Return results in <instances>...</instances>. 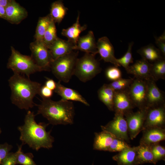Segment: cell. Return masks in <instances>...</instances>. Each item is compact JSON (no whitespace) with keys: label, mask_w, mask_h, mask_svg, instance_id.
Returning <instances> with one entry per match:
<instances>
[{"label":"cell","mask_w":165,"mask_h":165,"mask_svg":"<svg viewBox=\"0 0 165 165\" xmlns=\"http://www.w3.org/2000/svg\"><path fill=\"white\" fill-rule=\"evenodd\" d=\"M34 112L28 110L25 116L24 125L18 127L20 135V140L23 145H28L33 149L38 151L41 148H52L54 138L50 134L51 130L47 131L49 123H37Z\"/></svg>","instance_id":"cell-1"},{"label":"cell","mask_w":165,"mask_h":165,"mask_svg":"<svg viewBox=\"0 0 165 165\" xmlns=\"http://www.w3.org/2000/svg\"><path fill=\"white\" fill-rule=\"evenodd\" d=\"M8 82L11 90L10 99L13 104L20 109L26 110L37 106L33 100L37 94L39 95L41 84L15 73L10 78Z\"/></svg>","instance_id":"cell-2"},{"label":"cell","mask_w":165,"mask_h":165,"mask_svg":"<svg viewBox=\"0 0 165 165\" xmlns=\"http://www.w3.org/2000/svg\"><path fill=\"white\" fill-rule=\"evenodd\" d=\"M36 115L41 114L53 125L72 124L75 115L72 102L61 99L57 101L50 99H42L40 104L37 105Z\"/></svg>","instance_id":"cell-3"},{"label":"cell","mask_w":165,"mask_h":165,"mask_svg":"<svg viewBox=\"0 0 165 165\" xmlns=\"http://www.w3.org/2000/svg\"><path fill=\"white\" fill-rule=\"evenodd\" d=\"M78 52L73 51L60 57L51 63L50 70L59 81L68 82L74 75Z\"/></svg>","instance_id":"cell-4"},{"label":"cell","mask_w":165,"mask_h":165,"mask_svg":"<svg viewBox=\"0 0 165 165\" xmlns=\"http://www.w3.org/2000/svg\"><path fill=\"white\" fill-rule=\"evenodd\" d=\"M11 50L7 67L11 69L13 73L26 75L29 77L31 74L42 71L35 64L31 56L22 54L12 46L11 47Z\"/></svg>","instance_id":"cell-5"},{"label":"cell","mask_w":165,"mask_h":165,"mask_svg":"<svg viewBox=\"0 0 165 165\" xmlns=\"http://www.w3.org/2000/svg\"><path fill=\"white\" fill-rule=\"evenodd\" d=\"M95 56L91 53H85L78 59L74 75L81 82H86L89 81L101 72L100 63Z\"/></svg>","instance_id":"cell-6"},{"label":"cell","mask_w":165,"mask_h":165,"mask_svg":"<svg viewBox=\"0 0 165 165\" xmlns=\"http://www.w3.org/2000/svg\"><path fill=\"white\" fill-rule=\"evenodd\" d=\"M31 57L42 71H50L53 61L50 50L42 41H35L30 43Z\"/></svg>","instance_id":"cell-7"},{"label":"cell","mask_w":165,"mask_h":165,"mask_svg":"<svg viewBox=\"0 0 165 165\" xmlns=\"http://www.w3.org/2000/svg\"><path fill=\"white\" fill-rule=\"evenodd\" d=\"M147 81L135 78L127 91L135 107L139 109L147 108Z\"/></svg>","instance_id":"cell-8"},{"label":"cell","mask_w":165,"mask_h":165,"mask_svg":"<svg viewBox=\"0 0 165 165\" xmlns=\"http://www.w3.org/2000/svg\"><path fill=\"white\" fill-rule=\"evenodd\" d=\"M102 130L107 131L116 138L129 142L127 122L124 115L116 112L112 120L105 126H101Z\"/></svg>","instance_id":"cell-9"},{"label":"cell","mask_w":165,"mask_h":165,"mask_svg":"<svg viewBox=\"0 0 165 165\" xmlns=\"http://www.w3.org/2000/svg\"><path fill=\"white\" fill-rule=\"evenodd\" d=\"M147 108L130 112L124 116L127 122L129 136L133 140L144 129Z\"/></svg>","instance_id":"cell-10"},{"label":"cell","mask_w":165,"mask_h":165,"mask_svg":"<svg viewBox=\"0 0 165 165\" xmlns=\"http://www.w3.org/2000/svg\"><path fill=\"white\" fill-rule=\"evenodd\" d=\"M165 104L147 108L144 129L152 127L165 128Z\"/></svg>","instance_id":"cell-11"},{"label":"cell","mask_w":165,"mask_h":165,"mask_svg":"<svg viewBox=\"0 0 165 165\" xmlns=\"http://www.w3.org/2000/svg\"><path fill=\"white\" fill-rule=\"evenodd\" d=\"M97 48L101 59L116 67L120 66L115 57L114 47L108 37L104 36L99 38L97 42Z\"/></svg>","instance_id":"cell-12"},{"label":"cell","mask_w":165,"mask_h":165,"mask_svg":"<svg viewBox=\"0 0 165 165\" xmlns=\"http://www.w3.org/2000/svg\"><path fill=\"white\" fill-rule=\"evenodd\" d=\"M147 89L146 100V108L165 104V94L157 86L156 81H147Z\"/></svg>","instance_id":"cell-13"},{"label":"cell","mask_w":165,"mask_h":165,"mask_svg":"<svg viewBox=\"0 0 165 165\" xmlns=\"http://www.w3.org/2000/svg\"><path fill=\"white\" fill-rule=\"evenodd\" d=\"M152 63L143 59L137 61L126 71L134 78L146 81L152 80L150 75Z\"/></svg>","instance_id":"cell-14"},{"label":"cell","mask_w":165,"mask_h":165,"mask_svg":"<svg viewBox=\"0 0 165 165\" xmlns=\"http://www.w3.org/2000/svg\"><path fill=\"white\" fill-rule=\"evenodd\" d=\"M135 108L127 91H115L114 99V111L124 116Z\"/></svg>","instance_id":"cell-15"},{"label":"cell","mask_w":165,"mask_h":165,"mask_svg":"<svg viewBox=\"0 0 165 165\" xmlns=\"http://www.w3.org/2000/svg\"><path fill=\"white\" fill-rule=\"evenodd\" d=\"M5 11L6 20L12 24H19L28 16L26 9L15 0H12Z\"/></svg>","instance_id":"cell-16"},{"label":"cell","mask_w":165,"mask_h":165,"mask_svg":"<svg viewBox=\"0 0 165 165\" xmlns=\"http://www.w3.org/2000/svg\"><path fill=\"white\" fill-rule=\"evenodd\" d=\"M140 144L148 145L159 143L165 139V129L156 127H148L143 130Z\"/></svg>","instance_id":"cell-17"},{"label":"cell","mask_w":165,"mask_h":165,"mask_svg":"<svg viewBox=\"0 0 165 165\" xmlns=\"http://www.w3.org/2000/svg\"><path fill=\"white\" fill-rule=\"evenodd\" d=\"M75 45L68 40H65L58 37L48 48L54 61L73 51Z\"/></svg>","instance_id":"cell-18"},{"label":"cell","mask_w":165,"mask_h":165,"mask_svg":"<svg viewBox=\"0 0 165 165\" xmlns=\"http://www.w3.org/2000/svg\"><path fill=\"white\" fill-rule=\"evenodd\" d=\"M74 50H79L94 55L97 53V42L93 31H89L86 35L80 37Z\"/></svg>","instance_id":"cell-19"},{"label":"cell","mask_w":165,"mask_h":165,"mask_svg":"<svg viewBox=\"0 0 165 165\" xmlns=\"http://www.w3.org/2000/svg\"><path fill=\"white\" fill-rule=\"evenodd\" d=\"M54 92L60 96L63 100L78 101L86 105L89 106L87 101L78 91L64 86L60 81L57 82L56 88Z\"/></svg>","instance_id":"cell-20"},{"label":"cell","mask_w":165,"mask_h":165,"mask_svg":"<svg viewBox=\"0 0 165 165\" xmlns=\"http://www.w3.org/2000/svg\"><path fill=\"white\" fill-rule=\"evenodd\" d=\"M137 146L130 147L114 156L112 159L118 165H138L136 160Z\"/></svg>","instance_id":"cell-21"},{"label":"cell","mask_w":165,"mask_h":165,"mask_svg":"<svg viewBox=\"0 0 165 165\" xmlns=\"http://www.w3.org/2000/svg\"><path fill=\"white\" fill-rule=\"evenodd\" d=\"M80 14L79 13L76 22L71 26L62 29L61 33L66 37L68 40L76 45L81 33L86 30L87 26L86 24L81 26L79 23Z\"/></svg>","instance_id":"cell-22"},{"label":"cell","mask_w":165,"mask_h":165,"mask_svg":"<svg viewBox=\"0 0 165 165\" xmlns=\"http://www.w3.org/2000/svg\"><path fill=\"white\" fill-rule=\"evenodd\" d=\"M115 136L111 133L104 130L95 133L93 145L94 149L107 151Z\"/></svg>","instance_id":"cell-23"},{"label":"cell","mask_w":165,"mask_h":165,"mask_svg":"<svg viewBox=\"0 0 165 165\" xmlns=\"http://www.w3.org/2000/svg\"><path fill=\"white\" fill-rule=\"evenodd\" d=\"M137 52L143 59L151 63L164 58L160 50L152 44L141 47Z\"/></svg>","instance_id":"cell-24"},{"label":"cell","mask_w":165,"mask_h":165,"mask_svg":"<svg viewBox=\"0 0 165 165\" xmlns=\"http://www.w3.org/2000/svg\"><path fill=\"white\" fill-rule=\"evenodd\" d=\"M98 97L110 111H114L115 91L109 84H104L98 90Z\"/></svg>","instance_id":"cell-25"},{"label":"cell","mask_w":165,"mask_h":165,"mask_svg":"<svg viewBox=\"0 0 165 165\" xmlns=\"http://www.w3.org/2000/svg\"><path fill=\"white\" fill-rule=\"evenodd\" d=\"M136 160L138 165L146 163L156 164L150 146L144 144H140L137 146Z\"/></svg>","instance_id":"cell-26"},{"label":"cell","mask_w":165,"mask_h":165,"mask_svg":"<svg viewBox=\"0 0 165 165\" xmlns=\"http://www.w3.org/2000/svg\"><path fill=\"white\" fill-rule=\"evenodd\" d=\"M68 9L64 5L62 1H55L51 4L49 14L55 23L60 24L65 16Z\"/></svg>","instance_id":"cell-27"},{"label":"cell","mask_w":165,"mask_h":165,"mask_svg":"<svg viewBox=\"0 0 165 165\" xmlns=\"http://www.w3.org/2000/svg\"><path fill=\"white\" fill-rule=\"evenodd\" d=\"M52 20L50 14L39 18L35 35V41H42L44 34Z\"/></svg>","instance_id":"cell-28"},{"label":"cell","mask_w":165,"mask_h":165,"mask_svg":"<svg viewBox=\"0 0 165 165\" xmlns=\"http://www.w3.org/2000/svg\"><path fill=\"white\" fill-rule=\"evenodd\" d=\"M150 75L152 80L156 81L165 78V60L164 58L152 63Z\"/></svg>","instance_id":"cell-29"},{"label":"cell","mask_w":165,"mask_h":165,"mask_svg":"<svg viewBox=\"0 0 165 165\" xmlns=\"http://www.w3.org/2000/svg\"><path fill=\"white\" fill-rule=\"evenodd\" d=\"M22 144L18 146L17 151L16 164L22 165H37L33 160L34 156L31 152L24 153L22 150Z\"/></svg>","instance_id":"cell-30"},{"label":"cell","mask_w":165,"mask_h":165,"mask_svg":"<svg viewBox=\"0 0 165 165\" xmlns=\"http://www.w3.org/2000/svg\"><path fill=\"white\" fill-rule=\"evenodd\" d=\"M55 23L52 20L43 37L42 42L48 47L58 37Z\"/></svg>","instance_id":"cell-31"},{"label":"cell","mask_w":165,"mask_h":165,"mask_svg":"<svg viewBox=\"0 0 165 165\" xmlns=\"http://www.w3.org/2000/svg\"><path fill=\"white\" fill-rule=\"evenodd\" d=\"M134 79H123L122 78L112 82L109 85L115 91H127Z\"/></svg>","instance_id":"cell-32"},{"label":"cell","mask_w":165,"mask_h":165,"mask_svg":"<svg viewBox=\"0 0 165 165\" xmlns=\"http://www.w3.org/2000/svg\"><path fill=\"white\" fill-rule=\"evenodd\" d=\"M133 44V42L129 43L127 50L125 54L121 58L117 59V62L119 65L120 66H122L126 70L129 68L130 64L133 62L132 53V47Z\"/></svg>","instance_id":"cell-33"},{"label":"cell","mask_w":165,"mask_h":165,"mask_svg":"<svg viewBox=\"0 0 165 165\" xmlns=\"http://www.w3.org/2000/svg\"><path fill=\"white\" fill-rule=\"evenodd\" d=\"M131 146L125 141L115 137L107 151L120 152Z\"/></svg>","instance_id":"cell-34"},{"label":"cell","mask_w":165,"mask_h":165,"mask_svg":"<svg viewBox=\"0 0 165 165\" xmlns=\"http://www.w3.org/2000/svg\"><path fill=\"white\" fill-rule=\"evenodd\" d=\"M154 160L157 163L161 160H165V148L159 143L150 145Z\"/></svg>","instance_id":"cell-35"},{"label":"cell","mask_w":165,"mask_h":165,"mask_svg":"<svg viewBox=\"0 0 165 165\" xmlns=\"http://www.w3.org/2000/svg\"><path fill=\"white\" fill-rule=\"evenodd\" d=\"M105 74L107 79L112 82L122 78V73L120 70L115 66L108 68L105 71Z\"/></svg>","instance_id":"cell-36"},{"label":"cell","mask_w":165,"mask_h":165,"mask_svg":"<svg viewBox=\"0 0 165 165\" xmlns=\"http://www.w3.org/2000/svg\"><path fill=\"white\" fill-rule=\"evenodd\" d=\"M13 146L7 143L0 144V165L7 156Z\"/></svg>","instance_id":"cell-37"},{"label":"cell","mask_w":165,"mask_h":165,"mask_svg":"<svg viewBox=\"0 0 165 165\" xmlns=\"http://www.w3.org/2000/svg\"><path fill=\"white\" fill-rule=\"evenodd\" d=\"M156 43L163 56L165 55V32L158 37H156Z\"/></svg>","instance_id":"cell-38"},{"label":"cell","mask_w":165,"mask_h":165,"mask_svg":"<svg viewBox=\"0 0 165 165\" xmlns=\"http://www.w3.org/2000/svg\"><path fill=\"white\" fill-rule=\"evenodd\" d=\"M17 152H9L1 165H15L16 164Z\"/></svg>","instance_id":"cell-39"},{"label":"cell","mask_w":165,"mask_h":165,"mask_svg":"<svg viewBox=\"0 0 165 165\" xmlns=\"http://www.w3.org/2000/svg\"><path fill=\"white\" fill-rule=\"evenodd\" d=\"M53 92L44 85L41 88L39 95L42 99H50L53 95Z\"/></svg>","instance_id":"cell-40"},{"label":"cell","mask_w":165,"mask_h":165,"mask_svg":"<svg viewBox=\"0 0 165 165\" xmlns=\"http://www.w3.org/2000/svg\"><path fill=\"white\" fill-rule=\"evenodd\" d=\"M56 84L57 82L53 79L47 78L44 85L47 88L54 91L56 88Z\"/></svg>","instance_id":"cell-41"},{"label":"cell","mask_w":165,"mask_h":165,"mask_svg":"<svg viewBox=\"0 0 165 165\" xmlns=\"http://www.w3.org/2000/svg\"><path fill=\"white\" fill-rule=\"evenodd\" d=\"M12 0H0V6L5 8L11 2Z\"/></svg>","instance_id":"cell-42"},{"label":"cell","mask_w":165,"mask_h":165,"mask_svg":"<svg viewBox=\"0 0 165 165\" xmlns=\"http://www.w3.org/2000/svg\"><path fill=\"white\" fill-rule=\"evenodd\" d=\"M0 18L6 20L5 8L0 6Z\"/></svg>","instance_id":"cell-43"},{"label":"cell","mask_w":165,"mask_h":165,"mask_svg":"<svg viewBox=\"0 0 165 165\" xmlns=\"http://www.w3.org/2000/svg\"><path fill=\"white\" fill-rule=\"evenodd\" d=\"M1 129L0 128V134L1 133Z\"/></svg>","instance_id":"cell-44"}]
</instances>
